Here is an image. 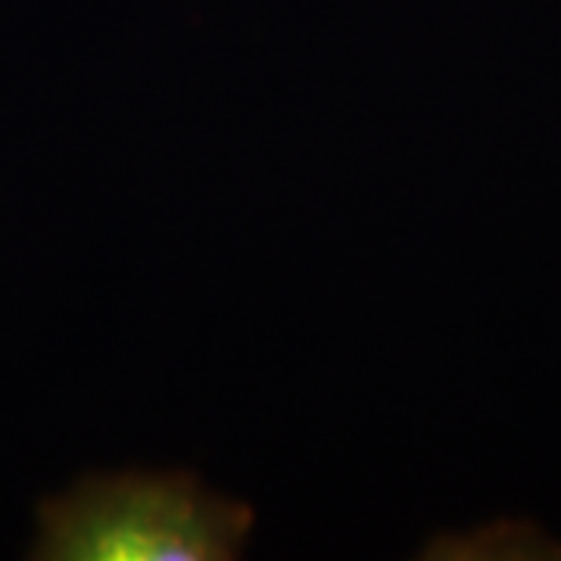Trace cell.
<instances>
[{
	"label": "cell",
	"instance_id": "6da1fadb",
	"mask_svg": "<svg viewBox=\"0 0 561 561\" xmlns=\"http://www.w3.org/2000/svg\"><path fill=\"white\" fill-rule=\"evenodd\" d=\"M256 515L191 471L88 474L38 502V561H234Z\"/></svg>",
	"mask_w": 561,
	"mask_h": 561
}]
</instances>
